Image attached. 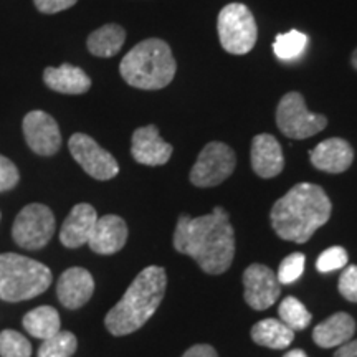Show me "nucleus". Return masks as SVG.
I'll return each instance as SVG.
<instances>
[{
    "mask_svg": "<svg viewBox=\"0 0 357 357\" xmlns=\"http://www.w3.org/2000/svg\"><path fill=\"white\" fill-rule=\"evenodd\" d=\"M172 243L178 253L194 258L208 275L225 273L235 257V231L222 207L197 218L178 217Z\"/></svg>",
    "mask_w": 357,
    "mask_h": 357,
    "instance_id": "nucleus-1",
    "label": "nucleus"
},
{
    "mask_svg": "<svg viewBox=\"0 0 357 357\" xmlns=\"http://www.w3.org/2000/svg\"><path fill=\"white\" fill-rule=\"evenodd\" d=\"M333 212L323 187L301 182L276 200L270 213L271 227L280 238L306 243L312 234L329 220Z\"/></svg>",
    "mask_w": 357,
    "mask_h": 357,
    "instance_id": "nucleus-2",
    "label": "nucleus"
},
{
    "mask_svg": "<svg viewBox=\"0 0 357 357\" xmlns=\"http://www.w3.org/2000/svg\"><path fill=\"white\" fill-rule=\"evenodd\" d=\"M166 270L147 266L134 278L118 305L105 318L106 329L113 336H128L142 328L154 314L166 294Z\"/></svg>",
    "mask_w": 357,
    "mask_h": 357,
    "instance_id": "nucleus-3",
    "label": "nucleus"
},
{
    "mask_svg": "<svg viewBox=\"0 0 357 357\" xmlns=\"http://www.w3.org/2000/svg\"><path fill=\"white\" fill-rule=\"evenodd\" d=\"M177 65L171 47L160 38H146L129 50L119 73L129 86L146 91L162 89L176 77Z\"/></svg>",
    "mask_w": 357,
    "mask_h": 357,
    "instance_id": "nucleus-4",
    "label": "nucleus"
},
{
    "mask_svg": "<svg viewBox=\"0 0 357 357\" xmlns=\"http://www.w3.org/2000/svg\"><path fill=\"white\" fill-rule=\"evenodd\" d=\"M50 268L19 253L0 255V300L20 303L37 298L50 288Z\"/></svg>",
    "mask_w": 357,
    "mask_h": 357,
    "instance_id": "nucleus-5",
    "label": "nucleus"
},
{
    "mask_svg": "<svg viewBox=\"0 0 357 357\" xmlns=\"http://www.w3.org/2000/svg\"><path fill=\"white\" fill-rule=\"evenodd\" d=\"M218 38L222 48L231 55H247L255 47L258 29L255 17L245 3H229L218 13Z\"/></svg>",
    "mask_w": 357,
    "mask_h": 357,
    "instance_id": "nucleus-6",
    "label": "nucleus"
},
{
    "mask_svg": "<svg viewBox=\"0 0 357 357\" xmlns=\"http://www.w3.org/2000/svg\"><path fill=\"white\" fill-rule=\"evenodd\" d=\"M276 126L289 139H307L323 131L328 119L323 114L311 113L301 93L289 91L278 102Z\"/></svg>",
    "mask_w": 357,
    "mask_h": 357,
    "instance_id": "nucleus-7",
    "label": "nucleus"
},
{
    "mask_svg": "<svg viewBox=\"0 0 357 357\" xmlns=\"http://www.w3.org/2000/svg\"><path fill=\"white\" fill-rule=\"evenodd\" d=\"M55 215L43 204H29L22 208L12 225V238L25 250H40L55 234Z\"/></svg>",
    "mask_w": 357,
    "mask_h": 357,
    "instance_id": "nucleus-8",
    "label": "nucleus"
},
{
    "mask_svg": "<svg viewBox=\"0 0 357 357\" xmlns=\"http://www.w3.org/2000/svg\"><path fill=\"white\" fill-rule=\"evenodd\" d=\"M236 155L230 146L213 141L200 151L190 171V182L195 187H215L227 181L235 171Z\"/></svg>",
    "mask_w": 357,
    "mask_h": 357,
    "instance_id": "nucleus-9",
    "label": "nucleus"
},
{
    "mask_svg": "<svg viewBox=\"0 0 357 357\" xmlns=\"http://www.w3.org/2000/svg\"><path fill=\"white\" fill-rule=\"evenodd\" d=\"M68 147L73 159L83 167V171L96 181H109L118 176V160L88 134L75 132L70 137Z\"/></svg>",
    "mask_w": 357,
    "mask_h": 357,
    "instance_id": "nucleus-10",
    "label": "nucleus"
},
{
    "mask_svg": "<svg viewBox=\"0 0 357 357\" xmlns=\"http://www.w3.org/2000/svg\"><path fill=\"white\" fill-rule=\"evenodd\" d=\"M24 136L26 146L33 151L35 154L50 158L56 154L61 147V132L58 128L55 118L45 111H30L25 114L24 123Z\"/></svg>",
    "mask_w": 357,
    "mask_h": 357,
    "instance_id": "nucleus-11",
    "label": "nucleus"
},
{
    "mask_svg": "<svg viewBox=\"0 0 357 357\" xmlns=\"http://www.w3.org/2000/svg\"><path fill=\"white\" fill-rule=\"evenodd\" d=\"M245 301L253 310L263 311L273 306L280 298L281 287L276 275L270 268L260 263L250 265L243 273Z\"/></svg>",
    "mask_w": 357,
    "mask_h": 357,
    "instance_id": "nucleus-12",
    "label": "nucleus"
},
{
    "mask_svg": "<svg viewBox=\"0 0 357 357\" xmlns=\"http://www.w3.org/2000/svg\"><path fill=\"white\" fill-rule=\"evenodd\" d=\"M174 147L159 136V129L154 124L137 128L132 132L131 154L136 162L144 166H164L169 162Z\"/></svg>",
    "mask_w": 357,
    "mask_h": 357,
    "instance_id": "nucleus-13",
    "label": "nucleus"
},
{
    "mask_svg": "<svg viewBox=\"0 0 357 357\" xmlns=\"http://www.w3.org/2000/svg\"><path fill=\"white\" fill-rule=\"evenodd\" d=\"M93 293H95V280L84 268H68L58 278V300L68 310H78V307L86 305L91 300Z\"/></svg>",
    "mask_w": 357,
    "mask_h": 357,
    "instance_id": "nucleus-14",
    "label": "nucleus"
},
{
    "mask_svg": "<svg viewBox=\"0 0 357 357\" xmlns=\"http://www.w3.org/2000/svg\"><path fill=\"white\" fill-rule=\"evenodd\" d=\"M126 222L121 217L109 213V215L98 218L91 235H89L88 245L91 252L100 253V255H113L126 245Z\"/></svg>",
    "mask_w": 357,
    "mask_h": 357,
    "instance_id": "nucleus-15",
    "label": "nucleus"
},
{
    "mask_svg": "<svg viewBox=\"0 0 357 357\" xmlns=\"http://www.w3.org/2000/svg\"><path fill=\"white\" fill-rule=\"evenodd\" d=\"M310 159L312 166L319 171L341 174L351 167L352 160H354V151L347 141L341 137H331L311 149Z\"/></svg>",
    "mask_w": 357,
    "mask_h": 357,
    "instance_id": "nucleus-16",
    "label": "nucleus"
},
{
    "mask_svg": "<svg viewBox=\"0 0 357 357\" xmlns=\"http://www.w3.org/2000/svg\"><path fill=\"white\" fill-rule=\"evenodd\" d=\"M252 167L261 178H271L284 167L283 151L278 139L271 134H258L252 141Z\"/></svg>",
    "mask_w": 357,
    "mask_h": 357,
    "instance_id": "nucleus-17",
    "label": "nucleus"
},
{
    "mask_svg": "<svg viewBox=\"0 0 357 357\" xmlns=\"http://www.w3.org/2000/svg\"><path fill=\"white\" fill-rule=\"evenodd\" d=\"M98 220L95 207L89 204H78L71 208L60 230V242L66 248H79L88 243L93 227Z\"/></svg>",
    "mask_w": 357,
    "mask_h": 357,
    "instance_id": "nucleus-18",
    "label": "nucleus"
},
{
    "mask_svg": "<svg viewBox=\"0 0 357 357\" xmlns=\"http://www.w3.org/2000/svg\"><path fill=\"white\" fill-rule=\"evenodd\" d=\"M43 82L52 91L61 95H84L91 88V78L82 68L68 63L58 68L53 66L45 68Z\"/></svg>",
    "mask_w": 357,
    "mask_h": 357,
    "instance_id": "nucleus-19",
    "label": "nucleus"
},
{
    "mask_svg": "<svg viewBox=\"0 0 357 357\" xmlns=\"http://www.w3.org/2000/svg\"><path fill=\"white\" fill-rule=\"evenodd\" d=\"M356 333V321L347 312H336L318 324L312 331V339L319 347L331 349L349 342Z\"/></svg>",
    "mask_w": 357,
    "mask_h": 357,
    "instance_id": "nucleus-20",
    "label": "nucleus"
},
{
    "mask_svg": "<svg viewBox=\"0 0 357 357\" xmlns=\"http://www.w3.org/2000/svg\"><path fill=\"white\" fill-rule=\"evenodd\" d=\"M126 42V30L118 24H106L89 33L86 40L88 52L100 58L118 55Z\"/></svg>",
    "mask_w": 357,
    "mask_h": 357,
    "instance_id": "nucleus-21",
    "label": "nucleus"
},
{
    "mask_svg": "<svg viewBox=\"0 0 357 357\" xmlns=\"http://www.w3.org/2000/svg\"><path fill=\"white\" fill-rule=\"evenodd\" d=\"M252 339L270 349H284L293 342L294 331L278 319H263L252 328Z\"/></svg>",
    "mask_w": 357,
    "mask_h": 357,
    "instance_id": "nucleus-22",
    "label": "nucleus"
},
{
    "mask_svg": "<svg viewBox=\"0 0 357 357\" xmlns=\"http://www.w3.org/2000/svg\"><path fill=\"white\" fill-rule=\"evenodd\" d=\"M24 328L25 331L30 334V336L37 339H45L55 336V334L60 331V314L55 307L52 306H40L35 307V310L29 311L24 316Z\"/></svg>",
    "mask_w": 357,
    "mask_h": 357,
    "instance_id": "nucleus-23",
    "label": "nucleus"
},
{
    "mask_svg": "<svg viewBox=\"0 0 357 357\" xmlns=\"http://www.w3.org/2000/svg\"><path fill=\"white\" fill-rule=\"evenodd\" d=\"M281 323L287 324L291 331H303L311 323V312L294 296H287L278 307Z\"/></svg>",
    "mask_w": 357,
    "mask_h": 357,
    "instance_id": "nucleus-24",
    "label": "nucleus"
},
{
    "mask_svg": "<svg viewBox=\"0 0 357 357\" xmlns=\"http://www.w3.org/2000/svg\"><path fill=\"white\" fill-rule=\"evenodd\" d=\"M307 37L300 30H291L288 33H281L275 38L273 52L283 61H293L306 50Z\"/></svg>",
    "mask_w": 357,
    "mask_h": 357,
    "instance_id": "nucleus-25",
    "label": "nucleus"
},
{
    "mask_svg": "<svg viewBox=\"0 0 357 357\" xmlns=\"http://www.w3.org/2000/svg\"><path fill=\"white\" fill-rule=\"evenodd\" d=\"M78 339L70 331H58L40 344L38 357H71L77 352Z\"/></svg>",
    "mask_w": 357,
    "mask_h": 357,
    "instance_id": "nucleus-26",
    "label": "nucleus"
},
{
    "mask_svg": "<svg viewBox=\"0 0 357 357\" xmlns=\"http://www.w3.org/2000/svg\"><path fill=\"white\" fill-rule=\"evenodd\" d=\"M0 357H32V344L24 334L6 329L0 333Z\"/></svg>",
    "mask_w": 357,
    "mask_h": 357,
    "instance_id": "nucleus-27",
    "label": "nucleus"
},
{
    "mask_svg": "<svg viewBox=\"0 0 357 357\" xmlns=\"http://www.w3.org/2000/svg\"><path fill=\"white\" fill-rule=\"evenodd\" d=\"M305 263L306 258L303 253H293V255L287 257L281 261L276 278H278L281 284L294 283L303 275V271H305Z\"/></svg>",
    "mask_w": 357,
    "mask_h": 357,
    "instance_id": "nucleus-28",
    "label": "nucleus"
},
{
    "mask_svg": "<svg viewBox=\"0 0 357 357\" xmlns=\"http://www.w3.org/2000/svg\"><path fill=\"white\" fill-rule=\"evenodd\" d=\"M347 252L342 247H331L324 250L321 253L318 261H316V268H318L319 273H331V271L341 270L347 265Z\"/></svg>",
    "mask_w": 357,
    "mask_h": 357,
    "instance_id": "nucleus-29",
    "label": "nucleus"
},
{
    "mask_svg": "<svg viewBox=\"0 0 357 357\" xmlns=\"http://www.w3.org/2000/svg\"><path fill=\"white\" fill-rule=\"evenodd\" d=\"M20 174L15 164L0 154V192H8L19 184Z\"/></svg>",
    "mask_w": 357,
    "mask_h": 357,
    "instance_id": "nucleus-30",
    "label": "nucleus"
},
{
    "mask_svg": "<svg viewBox=\"0 0 357 357\" xmlns=\"http://www.w3.org/2000/svg\"><path fill=\"white\" fill-rule=\"evenodd\" d=\"M339 293L346 298L347 301L357 303V265L347 266L342 271L341 278H339Z\"/></svg>",
    "mask_w": 357,
    "mask_h": 357,
    "instance_id": "nucleus-31",
    "label": "nucleus"
},
{
    "mask_svg": "<svg viewBox=\"0 0 357 357\" xmlns=\"http://www.w3.org/2000/svg\"><path fill=\"white\" fill-rule=\"evenodd\" d=\"M77 2L78 0H33L37 10L42 13H48V15L71 8Z\"/></svg>",
    "mask_w": 357,
    "mask_h": 357,
    "instance_id": "nucleus-32",
    "label": "nucleus"
},
{
    "mask_svg": "<svg viewBox=\"0 0 357 357\" xmlns=\"http://www.w3.org/2000/svg\"><path fill=\"white\" fill-rule=\"evenodd\" d=\"M182 357H218L215 349L208 344H195L189 351L184 352Z\"/></svg>",
    "mask_w": 357,
    "mask_h": 357,
    "instance_id": "nucleus-33",
    "label": "nucleus"
},
{
    "mask_svg": "<svg viewBox=\"0 0 357 357\" xmlns=\"http://www.w3.org/2000/svg\"><path fill=\"white\" fill-rule=\"evenodd\" d=\"M334 357H357V339L356 341H349L346 344L339 346Z\"/></svg>",
    "mask_w": 357,
    "mask_h": 357,
    "instance_id": "nucleus-34",
    "label": "nucleus"
},
{
    "mask_svg": "<svg viewBox=\"0 0 357 357\" xmlns=\"http://www.w3.org/2000/svg\"><path fill=\"white\" fill-rule=\"evenodd\" d=\"M283 357H307V354H306L305 351H301V349H293V351L287 352V354H284Z\"/></svg>",
    "mask_w": 357,
    "mask_h": 357,
    "instance_id": "nucleus-35",
    "label": "nucleus"
},
{
    "mask_svg": "<svg viewBox=\"0 0 357 357\" xmlns=\"http://www.w3.org/2000/svg\"><path fill=\"white\" fill-rule=\"evenodd\" d=\"M351 63H352V66H354V68L357 70V48H356V52L352 53V58H351Z\"/></svg>",
    "mask_w": 357,
    "mask_h": 357,
    "instance_id": "nucleus-36",
    "label": "nucleus"
},
{
    "mask_svg": "<svg viewBox=\"0 0 357 357\" xmlns=\"http://www.w3.org/2000/svg\"><path fill=\"white\" fill-rule=\"evenodd\" d=\"M0 217H2V215H0Z\"/></svg>",
    "mask_w": 357,
    "mask_h": 357,
    "instance_id": "nucleus-37",
    "label": "nucleus"
}]
</instances>
